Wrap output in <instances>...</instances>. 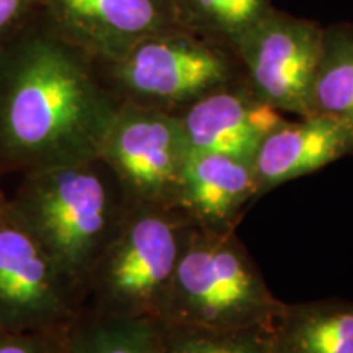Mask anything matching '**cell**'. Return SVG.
Returning a JSON list of instances; mask_svg holds the SVG:
<instances>
[{"label": "cell", "instance_id": "1", "mask_svg": "<svg viewBox=\"0 0 353 353\" xmlns=\"http://www.w3.org/2000/svg\"><path fill=\"white\" fill-rule=\"evenodd\" d=\"M118 107L99 64L34 12L0 43V172L97 159Z\"/></svg>", "mask_w": 353, "mask_h": 353}, {"label": "cell", "instance_id": "14", "mask_svg": "<svg viewBox=\"0 0 353 353\" xmlns=\"http://www.w3.org/2000/svg\"><path fill=\"white\" fill-rule=\"evenodd\" d=\"M311 114L353 128V25L322 28V43L309 94Z\"/></svg>", "mask_w": 353, "mask_h": 353}, {"label": "cell", "instance_id": "10", "mask_svg": "<svg viewBox=\"0 0 353 353\" xmlns=\"http://www.w3.org/2000/svg\"><path fill=\"white\" fill-rule=\"evenodd\" d=\"M192 152H216L252 162L285 114L259 99L244 79L221 87L176 113Z\"/></svg>", "mask_w": 353, "mask_h": 353}, {"label": "cell", "instance_id": "16", "mask_svg": "<svg viewBox=\"0 0 353 353\" xmlns=\"http://www.w3.org/2000/svg\"><path fill=\"white\" fill-rule=\"evenodd\" d=\"M176 26L232 52L260 20L272 0H169Z\"/></svg>", "mask_w": 353, "mask_h": 353}, {"label": "cell", "instance_id": "3", "mask_svg": "<svg viewBox=\"0 0 353 353\" xmlns=\"http://www.w3.org/2000/svg\"><path fill=\"white\" fill-rule=\"evenodd\" d=\"M285 309L268 290L236 232L193 228L159 324L213 330L272 329Z\"/></svg>", "mask_w": 353, "mask_h": 353}, {"label": "cell", "instance_id": "12", "mask_svg": "<svg viewBox=\"0 0 353 353\" xmlns=\"http://www.w3.org/2000/svg\"><path fill=\"white\" fill-rule=\"evenodd\" d=\"M259 195L252 162L216 152H192L176 208L206 232H231Z\"/></svg>", "mask_w": 353, "mask_h": 353}, {"label": "cell", "instance_id": "20", "mask_svg": "<svg viewBox=\"0 0 353 353\" xmlns=\"http://www.w3.org/2000/svg\"><path fill=\"white\" fill-rule=\"evenodd\" d=\"M6 200H7L6 193H3V192H2V188H0V206H2L3 203H6Z\"/></svg>", "mask_w": 353, "mask_h": 353}, {"label": "cell", "instance_id": "5", "mask_svg": "<svg viewBox=\"0 0 353 353\" xmlns=\"http://www.w3.org/2000/svg\"><path fill=\"white\" fill-rule=\"evenodd\" d=\"M99 69L120 103L174 114L244 79L231 50L176 25L143 38L117 59L99 64Z\"/></svg>", "mask_w": 353, "mask_h": 353}, {"label": "cell", "instance_id": "4", "mask_svg": "<svg viewBox=\"0 0 353 353\" xmlns=\"http://www.w3.org/2000/svg\"><path fill=\"white\" fill-rule=\"evenodd\" d=\"M193 224L176 208L131 206L82 286V311L157 321Z\"/></svg>", "mask_w": 353, "mask_h": 353}, {"label": "cell", "instance_id": "17", "mask_svg": "<svg viewBox=\"0 0 353 353\" xmlns=\"http://www.w3.org/2000/svg\"><path fill=\"white\" fill-rule=\"evenodd\" d=\"M164 353H280L272 329L213 330L159 324Z\"/></svg>", "mask_w": 353, "mask_h": 353}, {"label": "cell", "instance_id": "9", "mask_svg": "<svg viewBox=\"0 0 353 353\" xmlns=\"http://www.w3.org/2000/svg\"><path fill=\"white\" fill-rule=\"evenodd\" d=\"M34 12L97 64L117 59L143 38L176 25L169 0H34Z\"/></svg>", "mask_w": 353, "mask_h": 353}, {"label": "cell", "instance_id": "13", "mask_svg": "<svg viewBox=\"0 0 353 353\" xmlns=\"http://www.w3.org/2000/svg\"><path fill=\"white\" fill-rule=\"evenodd\" d=\"M273 337L280 353H353V303L285 304Z\"/></svg>", "mask_w": 353, "mask_h": 353}, {"label": "cell", "instance_id": "11", "mask_svg": "<svg viewBox=\"0 0 353 353\" xmlns=\"http://www.w3.org/2000/svg\"><path fill=\"white\" fill-rule=\"evenodd\" d=\"M353 152V128L309 114L281 123L265 136L252 159L259 195Z\"/></svg>", "mask_w": 353, "mask_h": 353}, {"label": "cell", "instance_id": "19", "mask_svg": "<svg viewBox=\"0 0 353 353\" xmlns=\"http://www.w3.org/2000/svg\"><path fill=\"white\" fill-rule=\"evenodd\" d=\"M34 13V0H0V43L19 32Z\"/></svg>", "mask_w": 353, "mask_h": 353}, {"label": "cell", "instance_id": "7", "mask_svg": "<svg viewBox=\"0 0 353 353\" xmlns=\"http://www.w3.org/2000/svg\"><path fill=\"white\" fill-rule=\"evenodd\" d=\"M190 156L176 114L120 103L99 157L117 176L131 206L176 208Z\"/></svg>", "mask_w": 353, "mask_h": 353}, {"label": "cell", "instance_id": "15", "mask_svg": "<svg viewBox=\"0 0 353 353\" xmlns=\"http://www.w3.org/2000/svg\"><path fill=\"white\" fill-rule=\"evenodd\" d=\"M63 353H164L159 322L81 311L63 330Z\"/></svg>", "mask_w": 353, "mask_h": 353}, {"label": "cell", "instance_id": "2", "mask_svg": "<svg viewBox=\"0 0 353 353\" xmlns=\"http://www.w3.org/2000/svg\"><path fill=\"white\" fill-rule=\"evenodd\" d=\"M20 176L8 206L82 290L131 210L120 182L100 157Z\"/></svg>", "mask_w": 353, "mask_h": 353}, {"label": "cell", "instance_id": "6", "mask_svg": "<svg viewBox=\"0 0 353 353\" xmlns=\"http://www.w3.org/2000/svg\"><path fill=\"white\" fill-rule=\"evenodd\" d=\"M81 311V286L6 200L0 206V329L63 332Z\"/></svg>", "mask_w": 353, "mask_h": 353}, {"label": "cell", "instance_id": "8", "mask_svg": "<svg viewBox=\"0 0 353 353\" xmlns=\"http://www.w3.org/2000/svg\"><path fill=\"white\" fill-rule=\"evenodd\" d=\"M314 20L273 10L241 39L236 54L247 85L281 113L309 117V94L322 43Z\"/></svg>", "mask_w": 353, "mask_h": 353}, {"label": "cell", "instance_id": "18", "mask_svg": "<svg viewBox=\"0 0 353 353\" xmlns=\"http://www.w3.org/2000/svg\"><path fill=\"white\" fill-rule=\"evenodd\" d=\"M0 353H63V332H13L0 329Z\"/></svg>", "mask_w": 353, "mask_h": 353}]
</instances>
